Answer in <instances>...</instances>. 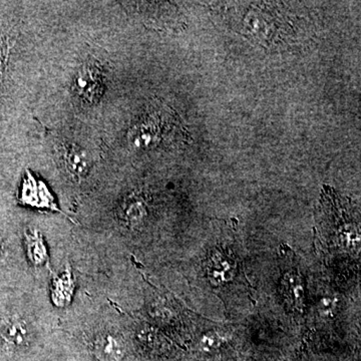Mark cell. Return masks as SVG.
Wrapping results in <instances>:
<instances>
[{"mask_svg":"<svg viewBox=\"0 0 361 361\" xmlns=\"http://www.w3.org/2000/svg\"><path fill=\"white\" fill-rule=\"evenodd\" d=\"M71 90L82 103H97L104 92V75L102 66L94 61L85 63L73 77Z\"/></svg>","mask_w":361,"mask_h":361,"instance_id":"6da1fadb","label":"cell"},{"mask_svg":"<svg viewBox=\"0 0 361 361\" xmlns=\"http://www.w3.org/2000/svg\"><path fill=\"white\" fill-rule=\"evenodd\" d=\"M161 113L154 111L145 116L130 130L129 141L137 149L155 148L163 140L164 118Z\"/></svg>","mask_w":361,"mask_h":361,"instance_id":"7a4b0ae2","label":"cell"},{"mask_svg":"<svg viewBox=\"0 0 361 361\" xmlns=\"http://www.w3.org/2000/svg\"><path fill=\"white\" fill-rule=\"evenodd\" d=\"M61 158L68 174L82 179L90 172L92 161L85 149L75 144H65L61 148Z\"/></svg>","mask_w":361,"mask_h":361,"instance_id":"3957f363","label":"cell"},{"mask_svg":"<svg viewBox=\"0 0 361 361\" xmlns=\"http://www.w3.org/2000/svg\"><path fill=\"white\" fill-rule=\"evenodd\" d=\"M94 353L99 361H121L125 353L123 341L116 334L106 332L97 336Z\"/></svg>","mask_w":361,"mask_h":361,"instance_id":"277c9868","label":"cell"},{"mask_svg":"<svg viewBox=\"0 0 361 361\" xmlns=\"http://www.w3.org/2000/svg\"><path fill=\"white\" fill-rule=\"evenodd\" d=\"M2 341L13 348L26 345L30 338V332L25 323L18 319L8 320L0 329Z\"/></svg>","mask_w":361,"mask_h":361,"instance_id":"5b68a950","label":"cell"},{"mask_svg":"<svg viewBox=\"0 0 361 361\" xmlns=\"http://www.w3.org/2000/svg\"><path fill=\"white\" fill-rule=\"evenodd\" d=\"M235 268L236 265L231 259L224 257L222 254H216L212 257L209 274L214 283H224L233 279Z\"/></svg>","mask_w":361,"mask_h":361,"instance_id":"8992f818","label":"cell"},{"mask_svg":"<svg viewBox=\"0 0 361 361\" xmlns=\"http://www.w3.org/2000/svg\"><path fill=\"white\" fill-rule=\"evenodd\" d=\"M123 220L130 224H137L141 222L144 216L146 215V209L142 201L137 199H130L126 202L122 209Z\"/></svg>","mask_w":361,"mask_h":361,"instance_id":"52a82bcc","label":"cell"}]
</instances>
